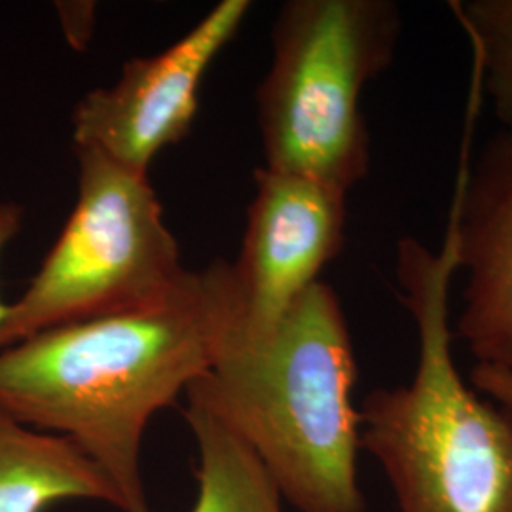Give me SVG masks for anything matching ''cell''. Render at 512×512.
<instances>
[{
	"label": "cell",
	"instance_id": "6da1fadb",
	"mask_svg": "<svg viewBox=\"0 0 512 512\" xmlns=\"http://www.w3.org/2000/svg\"><path fill=\"white\" fill-rule=\"evenodd\" d=\"M241 323L232 264L188 270L162 302L0 349V412L76 444L120 495L150 512L141 450L150 420L186 395Z\"/></svg>",
	"mask_w": 512,
	"mask_h": 512
},
{
	"label": "cell",
	"instance_id": "7a4b0ae2",
	"mask_svg": "<svg viewBox=\"0 0 512 512\" xmlns=\"http://www.w3.org/2000/svg\"><path fill=\"white\" fill-rule=\"evenodd\" d=\"M355 382L346 313L319 281L270 332L247 336L239 323L186 399L251 446L296 511L365 512Z\"/></svg>",
	"mask_w": 512,
	"mask_h": 512
},
{
	"label": "cell",
	"instance_id": "3957f363",
	"mask_svg": "<svg viewBox=\"0 0 512 512\" xmlns=\"http://www.w3.org/2000/svg\"><path fill=\"white\" fill-rule=\"evenodd\" d=\"M397 296L418 336L408 384L378 387L359 408L361 450L380 463L399 512H512V406L478 393L454 359L452 219L439 249L397 245Z\"/></svg>",
	"mask_w": 512,
	"mask_h": 512
},
{
	"label": "cell",
	"instance_id": "277c9868",
	"mask_svg": "<svg viewBox=\"0 0 512 512\" xmlns=\"http://www.w3.org/2000/svg\"><path fill=\"white\" fill-rule=\"evenodd\" d=\"M403 33L393 0H289L258 90L264 167L349 192L370 169L361 99Z\"/></svg>",
	"mask_w": 512,
	"mask_h": 512
},
{
	"label": "cell",
	"instance_id": "5b68a950",
	"mask_svg": "<svg viewBox=\"0 0 512 512\" xmlns=\"http://www.w3.org/2000/svg\"><path fill=\"white\" fill-rule=\"evenodd\" d=\"M78 198L27 291L0 325V349L42 330L143 310L188 270L148 173L76 148Z\"/></svg>",
	"mask_w": 512,
	"mask_h": 512
},
{
	"label": "cell",
	"instance_id": "8992f818",
	"mask_svg": "<svg viewBox=\"0 0 512 512\" xmlns=\"http://www.w3.org/2000/svg\"><path fill=\"white\" fill-rule=\"evenodd\" d=\"M249 10V0H222L164 52L131 59L112 86L84 95L73 112L74 148L148 173L162 150L188 135L203 78Z\"/></svg>",
	"mask_w": 512,
	"mask_h": 512
},
{
	"label": "cell",
	"instance_id": "52a82bcc",
	"mask_svg": "<svg viewBox=\"0 0 512 512\" xmlns=\"http://www.w3.org/2000/svg\"><path fill=\"white\" fill-rule=\"evenodd\" d=\"M245 238L232 264L241 332L260 336L319 283L344 247L348 192L304 175L260 167Z\"/></svg>",
	"mask_w": 512,
	"mask_h": 512
},
{
	"label": "cell",
	"instance_id": "ba28073f",
	"mask_svg": "<svg viewBox=\"0 0 512 512\" xmlns=\"http://www.w3.org/2000/svg\"><path fill=\"white\" fill-rule=\"evenodd\" d=\"M450 219L465 274L454 336L478 365L512 372V129H499L475 164L463 162Z\"/></svg>",
	"mask_w": 512,
	"mask_h": 512
},
{
	"label": "cell",
	"instance_id": "9c48e42d",
	"mask_svg": "<svg viewBox=\"0 0 512 512\" xmlns=\"http://www.w3.org/2000/svg\"><path fill=\"white\" fill-rule=\"evenodd\" d=\"M63 501H97L122 511L109 478L76 444L0 412V512H48Z\"/></svg>",
	"mask_w": 512,
	"mask_h": 512
},
{
	"label": "cell",
	"instance_id": "30bf717a",
	"mask_svg": "<svg viewBox=\"0 0 512 512\" xmlns=\"http://www.w3.org/2000/svg\"><path fill=\"white\" fill-rule=\"evenodd\" d=\"M198 446V495L190 512H283V495L251 446L211 410L188 401Z\"/></svg>",
	"mask_w": 512,
	"mask_h": 512
},
{
	"label": "cell",
	"instance_id": "8fae6325",
	"mask_svg": "<svg viewBox=\"0 0 512 512\" xmlns=\"http://www.w3.org/2000/svg\"><path fill=\"white\" fill-rule=\"evenodd\" d=\"M454 14L471 38L478 82L497 122L512 129V0H461Z\"/></svg>",
	"mask_w": 512,
	"mask_h": 512
},
{
	"label": "cell",
	"instance_id": "7c38bea8",
	"mask_svg": "<svg viewBox=\"0 0 512 512\" xmlns=\"http://www.w3.org/2000/svg\"><path fill=\"white\" fill-rule=\"evenodd\" d=\"M471 385L497 403L512 406V372L497 366L478 365L471 370Z\"/></svg>",
	"mask_w": 512,
	"mask_h": 512
},
{
	"label": "cell",
	"instance_id": "4fadbf2b",
	"mask_svg": "<svg viewBox=\"0 0 512 512\" xmlns=\"http://www.w3.org/2000/svg\"><path fill=\"white\" fill-rule=\"evenodd\" d=\"M23 224V209L18 203H0V255L6 249V245L18 236ZM6 304L0 302V325L8 315Z\"/></svg>",
	"mask_w": 512,
	"mask_h": 512
}]
</instances>
